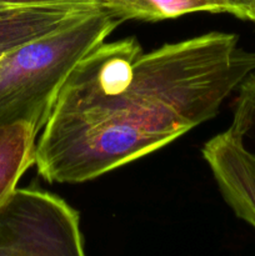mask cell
Returning <instances> with one entry per match:
<instances>
[{
    "mask_svg": "<svg viewBox=\"0 0 255 256\" xmlns=\"http://www.w3.org/2000/svg\"><path fill=\"white\" fill-rule=\"evenodd\" d=\"M255 70L239 36L212 32L149 52L135 38L98 45L62 85L34 164L49 182L99 178L219 112Z\"/></svg>",
    "mask_w": 255,
    "mask_h": 256,
    "instance_id": "cell-1",
    "label": "cell"
},
{
    "mask_svg": "<svg viewBox=\"0 0 255 256\" xmlns=\"http://www.w3.org/2000/svg\"><path fill=\"white\" fill-rule=\"evenodd\" d=\"M122 22L102 6L0 58V125L22 122L39 134L72 69Z\"/></svg>",
    "mask_w": 255,
    "mask_h": 256,
    "instance_id": "cell-2",
    "label": "cell"
},
{
    "mask_svg": "<svg viewBox=\"0 0 255 256\" xmlns=\"http://www.w3.org/2000/svg\"><path fill=\"white\" fill-rule=\"evenodd\" d=\"M0 256H86L79 214L52 192L16 188L0 205Z\"/></svg>",
    "mask_w": 255,
    "mask_h": 256,
    "instance_id": "cell-3",
    "label": "cell"
},
{
    "mask_svg": "<svg viewBox=\"0 0 255 256\" xmlns=\"http://www.w3.org/2000/svg\"><path fill=\"white\" fill-rule=\"evenodd\" d=\"M202 154L225 202L255 229V152L225 130L205 142Z\"/></svg>",
    "mask_w": 255,
    "mask_h": 256,
    "instance_id": "cell-4",
    "label": "cell"
},
{
    "mask_svg": "<svg viewBox=\"0 0 255 256\" xmlns=\"http://www.w3.org/2000/svg\"><path fill=\"white\" fill-rule=\"evenodd\" d=\"M100 0L49 2L0 9V58L62 29L102 8Z\"/></svg>",
    "mask_w": 255,
    "mask_h": 256,
    "instance_id": "cell-5",
    "label": "cell"
},
{
    "mask_svg": "<svg viewBox=\"0 0 255 256\" xmlns=\"http://www.w3.org/2000/svg\"><path fill=\"white\" fill-rule=\"evenodd\" d=\"M36 136L32 128L22 122L0 125V205L34 164Z\"/></svg>",
    "mask_w": 255,
    "mask_h": 256,
    "instance_id": "cell-6",
    "label": "cell"
},
{
    "mask_svg": "<svg viewBox=\"0 0 255 256\" xmlns=\"http://www.w3.org/2000/svg\"><path fill=\"white\" fill-rule=\"evenodd\" d=\"M100 2L124 22L128 19L159 22L196 12L234 15V9L226 0H100Z\"/></svg>",
    "mask_w": 255,
    "mask_h": 256,
    "instance_id": "cell-7",
    "label": "cell"
},
{
    "mask_svg": "<svg viewBox=\"0 0 255 256\" xmlns=\"http://www.w3.org/2000/svg\"><path fill=\"white\" fill-rule=\"evenodd\" d=\"M250 152H255V72L240 84L229 129Z\"/></svg>",
    "mask_w": 255,
    "mask_h": 256,
    "instance_id": "cell-8",
    "label": "cell"
},
{
    "mask_svg": "<svg viewBox=\"0 0 255 256\" xmlns=\"http://www.w3.org/2000/svg\"><path fill=\"white\" fill-rule=\"evenodd\" d=\"M92 2V0H0V9L10 6L32 4H49V2Z\"/></svg>",
    "mask_w": 255,
    "mask_h": 256,
    "instance_id": "cell-9",
    "label": "cell"
},
{
    "mask_svg": "<svg viewBox=\"0 0 255 256\" xmlns=\"http://www.w3.org/2000/svg\"><path fill=\"white\" fill-rule=\"evenodd\" d=\"M234 9L235 16L240 18V19H246L248 12H249L250 6H252V0H226Z\"/></svg>",
    "mask_w": 255,
    "mask_h": 256,
    "instance_id": "cell-10",
    "label": "cell"
},
{
    "mask_svg": "<svg viewBox=\"0 0 255 256\" xmlns=\"http://www.w3.org/2000/svg\"><path fill=\"white\" fill-rule=\"evenodd\" d=\"M246 20H252V22H255V0H252V6H250L249 12H248Z\"/></svg>",
    "mask_w": 255,
    "mask_h": 256,
    "instance_id": "cell-11",
    "label": "cell"
}]
</instances>
